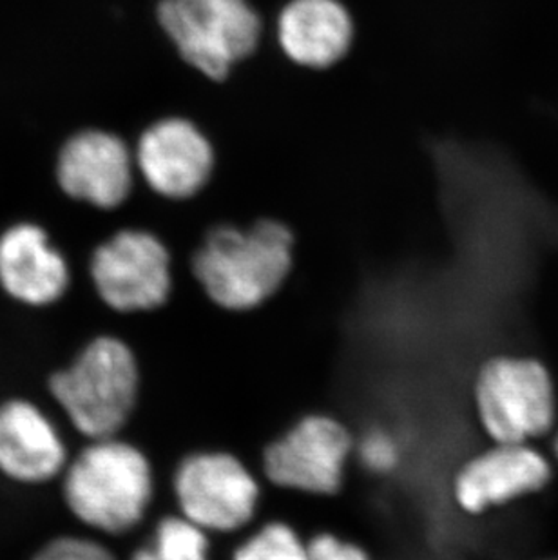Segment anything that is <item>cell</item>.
<instances>
[{
  "label": "cell",
  "instance_id": "1",
  "mask_svg": "<svg viewBox=\"0 0 558 560\" xmlns=\"http://www.w3.org/2000/svg\"><path fill=\"white\" fill-rule=\"evenodd\" d=\"M294 270V231L276 218L212 225L187 259V272L204 296L234 314L275 300Z\"/></svg>",
  "mask_w": 558,
  "mask_h": 560
},
{
  "label": "cell",
  "instance_id": "2",
  "mask_svg": "<svg viewBox=\"0 0 558 560\" xmlns=\"http://www.w3.org/2000/svg\"><path fill=\"white\" fill-rule=\"evenodd\" d=\"M69 513L104 535H126L153 504L154 471L148 455L120 435L88 441L60 476Z\"/></svg>",
  "mask_w": 558,
  "mask_h": 560
},
{
  "label": "cell",
  "instance_id": "3",
  "mask_svg": "<svg viewBox=\"0 0 558 560\" xmlns=\"http://www.w3.org/2000/svg\"><path fill=\"white\" fill-rule=\"evenodd\" d=\"M142 372L124 339L102 334L49 375V396L88 441L120 435L137 410Z\"/></svg>",
  "mask_w": 558,
  "mask_h": 560
},
{
  "label": "cell",
  "instance_id": "4",
  "mask_svg": "<svg viewBox=\"0 0 558 560\" xmlns=\"http://www.w3.org/2000/svg\"><path fill=\"white\" fill-rule=\"evenodd\" d=\"M88 278L109 311L146 314L164 307L173 296L176 261L159 233L120 225L96 240L88 258Z\"/></svg>",
  "mask_w": 558,
  "mask_h": 560
},
{
  "label": "cell",
  "instance_id": "5",
  "mask_svg": "<svg viewBox=\"0 0 558 560\" xmlns=\"http://www.w3.org/2000/svg\"><path fill=\"white\" fill-rule=\"evenodd\" d=\"M156 19L179 57L218 82L259 48L265 32L248 0H160Z\"/></svg>",
  "mask_w": 558,
  "mask_h": 560
},
{
  "label": "cell",
  "instance_id": "6",
  "mask_svg": "<svg viewBox=\"0 0 558 560\" xmlns=\"http://www.w3.org/2000/svg\"><path fill=\"white\" fill-rule=\"evenodd\" d=\"M49 170L60 198L96 214L120 212L140 182L131 143L102 126L63 132L55 143Z\"/></svg>",
  "mask_w": 558,
  "mask_h": 560
},
{
  "label": "cell",
  "instance_id": "7",
  "mask_svg": "<svg viewBox=\"0 0 558 560\" xmlns=\"http://www.w3.org/2000/svg\"><path fill=\"white\" fill-rule=\"evenodd\" d=\"M475 410L493 443H530L554 430L557 394L548 369L533 358L499 355L475 377Z\"/></svg>",
  "mask_w": 558,
  "mask_h": 560
},
{
  "label": "cell",
  "instance_id": "8",
  "mask_svg": "<svg viewBox=\"0 0 558 560\" xmlns=\"http://www.w3.org/2000/svg\"><path fill=\"white\" fill-rule=\"evenodd\" d=\"M179 515L206 534L245 528L258 512L261 487L240 457L222 450L195 452L179 460L173 476Z\"/></svg>",
  "mask_w": 558,
  "mask_h": 560
},
{
  "label": "cell",
  "instance_id": "9",
  "mask_svg": "<svg viewBox=\"0 0 558 560\" xmlns=\"http://www.w3.org/2000/svg\"><path fill=\"white\" fill-rule=\"evenodd\" d=\"M353 450L347 424L328 413H309L265 448L264 474L283 490L328 498L341 490Z\"/></svg>",
  "mask_w": 558,
  "mask_h": 560
},
{
  "label": "cell",
  "instance_id": "10",
  "mask_svg": "<svg viewBox=\"0 0 558 560\" xmlns=\"http://www.w3.org/2000/svg\"><path fill=\"white\" fill-rule=\"evenodd\" d=\"M132 151L143 186L174 201L200 195L217 162L211 140L185 117L160 118L146 127Z\"/></svg>",
  "mask_w": 558,
  "mask_h": 560
},
{
  "label": "cell",
  "instance_id": "11",
  "mask_svg": "<svg viewBox=\"0 0 558 560\" xmlns=\"http://www.w3.org/2000/svg\"><path fill=\"white\" fill-rule=\"evenodd\" d=\"M73 283L68 254L37 220H15L0 229V291L27 308L62 302Z\"/></svg>",
  "mask_w": 558,
  "mask_h": 560
},
{
  "label": "cell",
  "instance_id": "12",
  "mask_svg": "<svg viewBox=\"0 0 558 560\" xmlns=\"http://www.w3.org/2000/svg\"><path fill=\"white\" fill-rule=\"evenodd\" d=\"M551 479L554 468L549 460L530 443H496L458 468L452 493L464 513L483 515L543 492Z\"/></svg>",
  "mask_w": 558,
  "mask_h": 560
},
{
  "label": "cell",
  "instance_id": "13",
  "mask_svg": "<svg viewBox=\"0 0 558 560\" xmlns=\"http://www.w3.org/2000/svg\"><path fill=\"white\" fill-rule=\"evenodd\" d=\"M69 452L54 419L24 397L0 402V476L22 487L57 481Z\"/></svg>",
  "mask_w": 558,
  "mask_h": 560
},
{
  "label": "cell",
  "instance_id": "14",
  "mask_svg": "<svg viewBox=\"0 0 558 560\" xmlns=\"http://www.w3.org/2000/svg\"><path fill=\"white\" fill-rule=\"evenodd\" d=\"M284 57L306 69H328L352 48L353 21L341 0H290L276 24Z\"/></svg>",
  "mask_w": 558,
  "mask_h": 560
},
{
  "label": "cell",
  "instance_id": "15",
  "mask_svg": "<svg viewBox=\"0 0 558 560\" xmlns=\"http://www.w3.org/2000/svg\"><path fill=\"white\" fill-rule=\"evenodd\" d=\"M209 553V534L178 513L160 518L153 535L131 560H211Z\"/></svg>",
  "mask_w": 558,
  "mask_h": 560
},
{
  "label": "cell",
  "instance_id": "16",
  "mask_svg": "<svg viewBox=\"0 0 558 560\" xmlns=\"http://www.w3.org/2000/svg\"><path fill=\"white\" fill-rule=\"evenodd\" d=\"M234 560H306V542L290 524H265L243 540Z\"/></svg>",
  "mask_w": 558,
  "mask_h": 560
},
{
  "label": "cell",
  "instance_id": "17",
  "mask_svg": "<svg viewBox=\"0 0 558 560\" xmlns=\"http://www.w3.org/2000/svg\"><path fill=\"white\" fill-rule=\"evenodd\" d=\"M353 454H358L361 465L375 476H388L400 460L399 443L385 429L369 430L363 438L356 441Z\"/></svg>",
  "mask_w": 558,
  "mask_h": 560
},
{
  "label": "cell",
  "instance_id": "18",
  "mask_svg": "<svg viewBox=\"0 0 558 560\" xmlns=\"http://www.w3.org/2000/svg\"><path fill=\"white\" fill-rule=\"evenodd\" d=\"M32 560H116L101 540L82 535H62L48 540Z\"/></svg>",
  "mask_w": 558,
  "mask_h": 560
},
{
  "label": "cell",
  "instance_id": "19",
  "mask_svg": "<svg viewBox=\"0 0 558 560\" xmlns=\"http://www.w3.org/2000/svg\"><path fill=\"white\" fill-rule=\"evenodd\" d=\"M306 560H370V557L361 546L323 532L306 542Z\"/></svg>",
  "mask_w": 558,
  "mask_h": 560
},
{
  "label": "cell",
  "instance_id": "20",
  "mask_svg": "<svg viewBox=\"0 0 558 560\" xmlns=\"http://www.w3.org/2000/svg\"><path fill=\"white\" fill-rule=\"evenodd\" d=\"M554 454H555V459H557V463H558V429L555 430Z\"/></svg>",
  "mask_w": 558,
  "mask_h": 560
},
{
  "label": "cell",
  "instance_id": "21",
  "mask_svg": "<svg viewBox=\"0 0 558 560\" xmlns=\"http://www.w3.org/2000/svg\"><path fill=\"white\" fill-rule=\"evenodd\" d=\"M551 560H558V559H551Z\"/></svg>",
  "mask_w": 558,
  "mask_h": 560
}]
</instances>
